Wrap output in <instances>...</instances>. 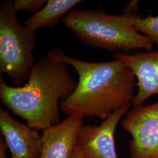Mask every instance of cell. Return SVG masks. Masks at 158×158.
Instances as JSON below:
<instances>
[{
  "label": "cell",
  "instance_id": "cell-1",
  "mask_svg": "<svg viewBox=\"0 0 158 158\" xmlns=\"http://www.w3.org/2000/svg\"><path fill=\"white\" fill-rule=\"evenodd\" d=\"M47 55L69 64L79 76L73 93L60 102V110L69 115L102 121L114 112L132 104L136 78L125 63L115 59L90 62L66 55L59 49Z\"/></svg>",
  "mask_w": 158,
  "mask_h": 158
},
{
  "label": "cell",
  "instance_id": "cell-2",
  "mask_svg": "<svg viewBox=\"0 0 158 158\" xmlns=\"http://www.w3.org/2000/svg\"><path fill=\"white\" fill-rule=\"evenodd\" d=\"M77 85L67 64L46 54L36 62L24 85L11 86L1 77L0 99L30 127L43 131L60 123V102Z\"/></svg>",
  "mask_w": 158,
  "mask_h": 158
},
{
  "label": "cell",
  "instance_id": "cell-3",
  "mask_svg": "<svg viewBox=\"0 0 158 158\" xmlns=\"http://www.w3.org/2000/svg\"><path fill=\"white\" fill-rule=\"evenodd\" d=\"M138 14L110 15L99 10L73 9L62 18L65 27L92 48L127 53L152 51L154 45L134 26Z\"/></svg>",
  "mask_w": 158,
  "mask_h": 158
},
{
  "label": "cell",
  "instance_id": "cell-4",
  "mask_svg": "<svg viewBox=\"0 0 158 158\" xmlns=\"http://www.w3.org/2000/svg\"><path fill=\"white\" fill-rule=\"evenodd\" d=\"M17 12L14 1L0 3V72L20 87L28 81L36 63L37 40L35 32L19 24Z\"/></svg>",
  "mask_w": 158,
  "mask_h": 158
},
{
  "label": "cell",
  "instance_id": "cell-5",
  "mask_svg": "<svg viewBox=\"0 0 158 158\" xmlns=\"http://www.w3.org/2000/svg\"><path fill=\"white\" fill-rule=\"evenodd\" d=\"M121 124L132 136L130 158H158V102L135 107Z\"/></svg>",
  "mask_w": 158,
  "mask_h": 158
},
{
  "label": "cell",
  "instance_id": "cell-6",
  "mask_svg": "<svg viewBox=\"0 0 158 158\" xmlns=\"http://www.w3.org/2000/svg\"><path fill=\"white\" fill-rule=\"evenodd\" d=\"M131 104L114 112L99 125H83L77 143L85 158H118L115 133L120 120L128 113Z\"/></svg>",
  "mask_w": 158,
  "mask_h": 158
},
{
  "label": "cell",
  "instance_id": "cell-7",
  "mask_svg": "<svg viewBox=\"0 0 158 158\" xmlns=\"http://www.w3.org/2000/svg\"><path fill=\"white\" fill-rule=\"evenodd\" d=\"M0 130L11 158H40L44 140L40 131L18 121L1 107Z\"/></svg>",
  "mask_w": 158,
  "mask_h": 158
},
{
  "label": "cell",
  "instance_id": "cell-8",
  "mask_svg": "<svg viewBox=\"0 0 158 158\" xmlns=\"http://www.w3.org/2000/svg\"><path fill=\"white\" fill-rule=\"evenodd\" d=\"M114 58L125 63L135 76L138 90L132 102L134 107L158 94V51L135 54L119 53Z\"/></svg>",
  "mask_w": 158,
  "mask_h": 158
},
{
  "label": "cell",
  "instance_id": "cell-9",
  "mask_svg": "<svg viewBox=\"0 0 158 158\" xmlns=\"http://www.w3.org/2000/svg\"><path fill=\"white\" fill-rule=\"evenodd\" d=\"M83 119L79 115H69L59 124L43 131L44 147L40 158H69Z\"/></svg>",
  "mask_w": 158,
  "mask_h": 158
},
{
  "label": "cell",
  "instance_id": "cell-10",
  "mask_svg": "<svg viewBox=\"0 0 158 158\" xmlns=\"http://www.w3.org/2000/svg\"><path fill=\"white\" fill-rule=\"evenodd\" d=\"M82 2L81 0H48L45 6L24 22V26L34 32L42 28H53L60 18Z\"/></svg>",
  "mask_w": 158,
  "mask_h": 158
},
{
  "label": "cell",
  "instance_id": "cell-11",
  "mask_svg": "<svg viewBox=\"0 0 158 158\" xmlns=\"http://www.w3.org/2000/svg\"><path fill=\"white\" fill-rule=\"evenodd\" d=\"M134 26L139 33L147 36L154 45L158 47V15L149 14L142 17L138 15L134 21Z\"/></svg>",
  "mask_w": 158,
  "mask_h": 158
},
{
  "label": "cell",
  "instance_id": "cell-12",
  "mask_svg": "<svg viewBox=\"0 0 158 158\" xmlns=\"http://www.w3.org/2000/svg\"><path fill=\"white\" fill-rule=\"evenodd\" d=\"M46 2L45 0H16L14 1V6L17 11L26 10L35 14L42 8Z\"/></svg>",
  "mask_w": 158,
  "mask_h": 158
},
{
  "label": "cell",
  "instance_id": "cell-13",
  "mask_svg": "<svg viewBox=\"0 0 158 158\" xmlns=\"http://www.w3.org/2000/svg\"><path fill=\"white\" fill-rule=\"evenodd\" d=\"M138 10V1H132L124 10V13L130 14H137Z\"/></svg>",
  "mask_w": 158,
  "mask_h": 158
},
{
  "label": "cell",
  "instance_id": "cell-14",
  "mask_svg": "<svg viewBox=\"0 0 158 158\" xmlns=\"http://www.w3.org/2000/svg\"><path fill=\"white\" fill-rule=\"evenodd\" d=\"M8 149L3 137L0 138V158H8L7 156V150Z\"/></svg>",
  "mask_w": 158,
  "mask_h": 158
},
{
  "label": "cell",
  "instance_id": "cell-15",
  "mask_svg": "<svg viewBox=\"0 0 158 158\" xmlns=\"http://www.w3.org/2000/svg\"><path fill=\"white\" fill-rule=\"evenodd\" d=\"M69 158H85L81 150L79 148L77 142L74 147L73 149Z\"/></svg>",
  "mask_w": 158,
  "mask_h": 158
}]
</instances>
